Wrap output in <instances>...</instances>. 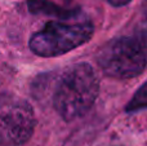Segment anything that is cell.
Instances as JSON below:
<instances>
[{"mask_svg":"<svg viewBox=\"0 0 147 146\" xmlns=\"http://www.w3.org/2000/svg\"><path fill=\"white\" fill-rule=\"evenodd\" d=\"M147 109V80L136 91L133 97L129 100V102L125 106V111L129 114L137 113L141 110Z\"/></svg>","mask_w":147,"mask_h":146,"instance_id":"6","label":"cell"},{"mask_svg":"<svg viewBox=\"0 0 147 146\" xmlns=\"http://www.w3.org/2000/svg\"><path fill=\"white\" fill-rule=\"evenodd\" d=\"M107 1L111 5H114V7H124V5L129 4L132 0H107Z\"/></svg>","mask_w":147,"mask_h":146,"instance_id":"8","label":"cell"},{"mask_svg":"<svg viewBox=\"0 0 147 146\" xmlns=\"http://www.w3.org/2000/svg\"><path fill=\"white\" fill-rule=\"evenodd\" d=\"M97 62L107 76L120 80L132 79L147 67V51L134 34L119 36L99 49Z\"/></svg>","mask_w":147,"mask_h":146,"instance_id":"3","label":"cell"},{"mask_svg":"<svg viewBox=\"0 0 147 146\" xmlns=\"http://www.w3.org/2000/svg\"><path fill=\"white\" fill-rule=\"evenodd\" d=\"M27 4L31 12L52 16V17H57L59 20H71V18H75L81 14L79 10L63 9V8L57 7L56 4L47 1V0H28Z\"/></svg>","mask_w":147,"mask_h":146,"instance_id":"5","label":"cell"},{"mask_svg":"<svg viewBox=\"0 0 147 146\" xmlns=\"http://www.w3.org/2000/svg\"><path fill=\"white\" fill-rule=\"evenodd\" d=\"M99 82L94 69L86 62L69 66L59 74L53 88V107L65 122L85 115L94 105Z\"/></svg>","mask_w":147,"mask_h":146,"instance_id":"1","label":"cell"},{"mask_svg":"<svg viewBox=\"0 0 147 146\" xmlns=\"http://www.w3.org/2000/svg\"><path fill=\"white\" fill-rule=\"evenodd\" d=\"M35 124V111L27 100L0 93V146H22L31 139Z\"/></svg>","mask_w":147,"mask_h":146,"instance_id":"4","label":"cell"},{"mask_svg":"<svg viewBox=\"0 0 147 146\" xmlns=\"http://www.w3.org/2000/svg\"><path fill=\"white\" fill-rule=\"evenodd\" d=\"M94 27L83 14L71 20L52 21L31 36L30 49L40 57H58L85 44Z\"/></svg>","mask_w":147,"mask_h":146,"instance_id":"2","label":"cell"},{"mask_svg":"<svg viewBox=\"0 0 147 146\" xmlns=\"http://www.w3.org/2000/svg\"><path fill=\"white\" fill-rule=\"evenodd\" d=\"M133 34L137 36L138 40L142 43V45L145 47V49L147 51V13L145 14V17L137 23Z\"/></svg>","mask_w":147,"mask_h":146,"instance_id":"7","label":"cell"}]
</instances>
